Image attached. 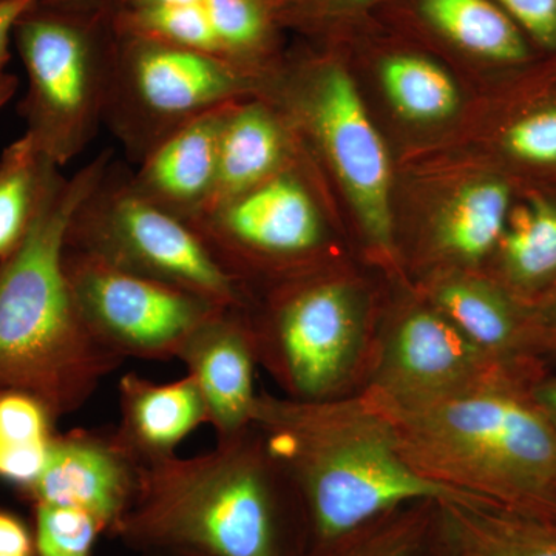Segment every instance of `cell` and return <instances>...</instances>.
I'll return each instance as SVG.
<instances>
[{
	"label": "cell",
	"instance_id": "cell-1",
	"mask_svg": "<svg viewBox=\"0 0 556 556\" xmlns=\"http://www.w3.org/2000/svg\"><path fill=\"white\" fill-rule=\"evenodd\" d=\"M112 538L137 554L306 556L309 548L298 490L252 424L203 455L139 460L134 501Z\"/></svg>",
	"mask_w": 556,
	"mask_h": 556
},
{
	"label": "cell",
	"instance_id": "cell-2",
	"mask_svg": "<svg viewBox=\"0 0 556 556\" xmlns=\"http://www.w3.org/2000/svg\"><path fill=\"white\" fill-rule=\"evenodd\" d=\"M109 156L51 178L27 236L0 262V391L27 394L56 422L79 412L126 358L93 334L64 268L73 219L108 177Z\"/></svg>",
	"mask_w": 556,
	"mask_h": 556
},
{
	"label": "cell",
	"instance_id": "cell-3",
	"mask_svg": "<svg viewBox=\"0 0 556 556\" xmlns=\"http://www.w3.org/2000/svg\"><path fill=\"white\" fill-rule=\"evenodd\" d=\"M252 426L302 500L308 555L417 501L482 503L417 475L390 420L364 394L308 402L262 388Z\"/></svg>",
	"mask_w": 556,
	"mask_h": 556
},
{
	"label": "cell",
	"instance_id": "cell-4",
	"mask_svg": "<svg viewBox=\"0 0 556 556\" xmlns=\"http://www.w3.org/2000/svg\"><path fill=\"white\" fill-rule=\"evenodd\" d=\"M538 378L504 371L417 407L375 404L399 452L427 481L493 506L556 521V424L532 393Z\"/></svg>",
	"mask_w": 556,
	"mask_h": 556
},
{
	"label": "cell",
	"instance_id": "cell-5",
	"mask_svg": "<svg viewBox=\"0 0 556 556\" xmlns=\"http://www.w3.org/2000/svg\"><path fill=\"white\" fill-rule=\"evenodd\" d=\"M247 316L260 367L283 396L332 401L367 386L380 324L364 291L342 277L285 288L260 317Z\"/></svg>",
	"mask_w": 556,
	"mask_h": 556
},
{
	"label": "cell",
	"instance_id": "cell-6",
	"mask_svg": "<svg viewBox=\"0 0 556 556\" xmlns=\"http://www.w3.org/2000/svg\"><path fill=\"white\" fill-rule=\"evenodd\" d=\"M13 38L28 78L20 104L25 135L64 166L89 142L112 83L118 47L112 13H68L38 2Z\"/></svg>",
	"mask_w": 556,
	"mask_h": 556
},
{
	"label": "cell",
	"instance_id": "cell-7",
	"mask_svg": "<svg viewBox=\"0 0 556 556\" xmlns=\"http://www.w3.org/2000/svg\"><path fill=\"white\" fill-rule=\"evenodd\" d=\"M67 247L185 289L219 308L247 309L239 281L219 265L195 229L135 186L109 193L102 181L73 219Z\"/></svg>",
	"mask_w": 556,
	"mask_h": 556
},
{
	"label": "cell",
	"instance_id": "cell-8",
	"mask_svg": "<svg viewBox=\"0 0 556 556\" xmlns=\"http://www.w3.org/2000/svg\"><path fill=\"white\" fill-rule=\"evenodd\" d=\"M64 268L93 334L121 357L177 358L193 329L219 306L65 247Z\"/></svg>",
	"mask_w": 556,
	"mask_h": 556
},
{
	"label": "cell",
	"instance_id": "cell-9",
	"mask_svg": "<svg viewBox=\"0 0 556 556\" xmlns=\"http://www.w3.org/2000/svg\"><path fill=\"white\" fill-rule=\"evenodd\" d=\"M506 367L479 350L427 300L380 324L375 362L364 394L391 407L433 404L473 390Z\"/></svg>",
	"mask_w": 556,
	"mask_h": 556
},
{
	"label": "cell",
	"instance_id": "cell-10",
	"mask_svg": "<svg viewBox=\"0 0 556 556\" xmlns=\"http://www.w3.org/2000/svg\"><path fill=\"white\" fill-rule=\"evenodd\" d=\"M313 83L309 118L314 131L346 190L369 247L391 260L396 240L386 144L345 65L324 62Z\"/></svg>",
	"mask_w": 556,
	"mask_h": 556
},
{
	"label": "cell",
	"instance_id": "cell-11",
	"mask_svg": "<svg viewBox=\"0 0 556 556\" xmlns=\"http://www.w3.org/2000/svg\"><path fill=\"white\" fill-rule=\"evenodd\" d=\"M190 226L232 277L249 258L287 265L316 254L325 241L309 193L285 175H274Z\"/></svg>",
	"mask_w": 556,
	"mask_h": 556
},
{
	"label": "cell",
	"instance_id": "cell-12",
	"mask_svg": "<svg viewBox=\"0 0 556 556\" xmlns=\"http://www.w3.org/2000/svg\"><path fill=\"white\" fill-rule=\"evenodd\" d=\"M113 25L137 36L182 47L240 68L276 40V0H115Z\"/></svg>",
	"mask_w": 556,
	"mask_h": 556
},
{
	"label": "cell",
	"instance_id": "cell-13",
	"mask_svg": "<svg viewBox=\"0 0 556 556\" xmlns=\"http://www.w3.org/2000/svg\"><path fill=\"white\" fill-rule=\"evenodd\" d=\"M113 78L126 84L142 116L169 126L225 108L240 90L241 70L160 40L118 35Z\"/></svg>",
	"mask_w": 556,
	"mask_h": 556
},
{
	"label": "cell",
	"instance_id": "cell-14",
	"mask_svg": "<svg viewBox=\"0 0 556 556\" xmlns=\"http://www.w3.org/2000/svg\"><path fill=\"white\" fill-rule=\"evenodd\" d=\"M139 459L116 428L54 434L38 479L22 493L33 504L87 511L112 536L126 517L138 482Z\"/></svg>",
	"mask_w": 556,
	"mask_h": 556
},
{
	"label": "cell",
	"instance_id": "cell-15",
	"mask_svg": "<svg viewBox=\"0 0 556 556\" xmlns=\"http://www.w3.org/2000/svg\"><path fill=\"white\" fill-rule=\"evenodd\" d=\"M177 358L195 379L217 439L251 426L258 396V362L244 309L212 314L193 329Z\"/></svg>",
	"mask_w": 556,
	"mask_h": 556
},
{
	"label": "cell",
	"instance_id": "cell-16",
	"mask_svg": "<svg viewBox=\"0 0 556 556\" xmlns=\"http://www.w3.org/2000/svg\"><path fill=\"white\" fill-rule=\"evenodd\" d=\"M226 115V108L211 110L161 138L135 189L189 225L195 222L214 192Z\"/></svg>",
	"mask_w": 556,
	"mask_h": 556
},
{
	"label": "cell",
	"instance_id": "cell-17",
	"mask_svg": "<svg viewBox=\"0 0 556 556\" xmlns=\"http://www.w3.org/2000/svg\"><path fill=\"white\" fill-rule=\"evenodd\" d=\"M427 298L479 350L529 371L530 357L541 351L536 329L497 285L456 269L438 277Z\"/></svg>",
	"mask_w": 556,
	"mask_h": 556
},
{
	"label": "cell",
	"instance_id": "cell-18",
	"mask_svg": "<svg viewBox=\"0 0 556 556\" xmlns=\"http://www.w3.org/2000/svg\"><path fill=\"white\" fill-rule=\"evenodd\" d=\"M121 424L116 433L139 460L172 455L182 439L207 422V409L195 379L150 382L129 372L119 380Z\"/></svg>",
	"mask_w": 556,
	"mask_h": 556
},
{
	"label": "cell",
	"instance_id": "cell-19",
	"mask_svg": "<svg viewBox=\"0 0 556 556\" xmlns=\"http://www.w3.org/2000/svg\"><path fill=\"white\" fill-rule=\"evenodd\" d=\"M402 13L427 38L475 60L522 64L529 39L493 0H401Z\"/></svg>",
	"mask_w": 556,
	"mask_h": 556
},
{
	"label": "cell",
	"instance_id": "cell-20",
	"mask_svg": "<svg viewBox=\"0 0 556 556\" xmlns=\"http://www.w3.org/2000/svg\"><path fill=\"white\" fill-rule=\"evenodd\" d=\"M283 153V131L263 105H244L228 112L219 138L214 192L195 222L274 177Z\"/></svg>",
	"mask_w": 556,
	"mask_h": 556
},
{
	"label": "cell",
	"instance_id": "cell-21",
	"mask_svg": "<svg viewBox=\"0 0 556 556\" xmlns=\"http://www.w3.org/2000/svg\"><path fill=\"white\" fill-rule=\"evenodd\" d=\"M450 556H556V521L485 503H441Z\"/></svg>",
	"mask_w": 556,
	"mask_h": 556
},
{
	"label": "cell",
	"instance_id": "cell-22",
	"mask_svg": "<svg viewBox=\"0 0 556 556\" xmlns=\"http://www.w3.org/2000/svg\"><path fill=\"white\" fill-rule=\"evenodd\" d=\"M510 217V190L497 179L471 182L460 189L439 218L434 249L444 262L477 266L503 239Z\"/></svg>",
	"mask_w": 556,
	"mask_h": 556
},
{
	"label": "cell",
	"instance_id": "cell-23",
	"mask_svg": "<svg viewBox=\"0 0 556 556\" xmlns=\"http://www.w3.org/2000/svg\"><path fill=\"white\" fill-rule=\"evenodd\" d=\"M441 503L394 508L308 556H450Z\"/></svg>",
	"mask_w": 556,
	"mask_h": 556
},
{
	"label": "cell",
	"instance_id": "cell-24",
	"mask_svg": "<svg viewBox=\"0 0 556 556\" xmlns=\"http://www.w3.org/2000/svg\"><path fill=\"white\" fill-rule=\"evenodd\" d=\"M58 167L36 148L28 135L3 150L0 156V262L27 236Z\"/></svg>",
	"mask_w": 556,
	"mask_h": 556
},
{
	"label": "cell",
	"instance_id": "cell-25",
	"mask_svg": "<svg viewBox=\"0 0 556 556\" xmlns=\"http://www.w3.org/2000/svg\"><path fill=\"white\" fill-rule=\"evenodd\" d=\"M380 83L388 100L405 118H448L459 104L455 80L447 70L424 53L390 50L378 61Z\"/></svg>",
	"mask_w": 556,
	"mask_h": 556
},
{
	"label": "cell",
	"instance_id": "cell-26",
	"mask_svg": "<svg viewBox=\"0 0 556 556\" xmlns=\"http://www.w3.org/2000/svg\"><path fill=\"white\" fill-rule=\"evenodd\" d=\"M54 420L36 399L0 391V478L27 492L46 466Z\"/></svg>",
	"mask_w": 556,
	"mask_h": 556
},
{
	"label": "cell",
	"instance_id": "cell-27",
	"mask_svg": "<svg viewBox=\"0 0 556 556\" xmlns=\"http://www.w3.org/2000/svg\"><path fill=\"white\" fill-rule=\"evenodd\" d=\"M497 247L515 287L535 288L556 276V204L535 200L511 212Z\"/></svg>",
	"mask_w": 556,
	"mask_h": 556
},
{
	"label": "cell",
	"instance_id": "cell-28",
	"mask_svg": "<svg viewBox=\"0 0 556 556\" xmlns=\"http://www.w3.org/2000/svg\"><path fill=\"white\" fill-rule=\"evenodd\" d=\"M35 556H91L104 529L78 508L33 504Z\"/></svg>",
	"mask_w": 556,
	"mask_h": 556
},
{
	"label": "cell",
	"instance_id": "cell-29",
	"mask_svg": "<svg viewBox=\"0 0 556 556\" xmlns=\"http://www.w3.org/2000/svg\"><path fill=\"white\" fill-rule=\"evenodd\" d=\"M511 155L532 164H556V108L530 113L511 124L504 137Z\"/></svg>",
	"mask_w": 556,
	"mask_h": 556
},
{
	"label": "cell",
	"instance_id": "cell-30",
	"mask_svg": "<svg viewBox=\"0 0 556 556\" xmlns=\"http://www.w3.org/2000/svg\"><path fill=\"white\" fill-rule=\"evenodd\" d=\"M541 49L556 50V0H493Z\"/></svg>",
	"mask_w": 556,
	"mask_h": 556
},
{
	"label": "cell",
	"instance_id": "cell-31",
	"mask_svg": "<svg viewBox=\"0 0 556 556\" xmlns=\"http://www.w3.org/2000/svg\"><path fill=\"white\" fill-rule=\"evenodd\" d=\"M380 0H294L283 11V21L309 14H361Z\"/></svg>",
	"mask_w": 556,
	"mask_h": 556
},
{
	"label": "cell",
	"instance_id": "cell-32",
	"mask_svg": "<svg viewBox=\"0 0 556 556\" xmlns=\"http://www.w3.org/2000/svg\"><path fill=\"white\" fill-rule=\"evenodd\" d=\"M0 556H35L33 533L17 515L0 508Z\"/></svg>",
	"mask_w": 556,
	"mask_h": 556
},
{
	"label": "cell",
	"instance_id": "cell-33",
	"mask_svg": "<svg viewBox=\"0 0 556 556\" xmlns=\"http://www.w3.org/2000/svg\"><path fill=\"white\" fill-rule=\"evenodd\" d=\"M39 0H0V75L10 62V42L17 22Z\"/></svg>",
	"mask_w": 556,
	"mask_h": 556
},
{
	"label": "cell",
	"instance_id": "cell-34",
	"mask_svg": "<svg viewBox=\"0 0 556 556\" xmlns=\"http://www.w3.org/2000/svg\"><path fill=\"white\" fill-rule=\"evenodd\" d=\"M39 3L68 13L101 14L112 13L115 0H39Z\"/></svg>",
	"mask_w": 556,
	"mask_h": 556
},
{
	"label": "cell",
	"instance_id": "cell-35",
	"mask_svg": "<svg viewBox=\"0 0 556 556\" xmlns=\"http://www.w3.org/2000/svg\"><path fill=\"white\" fill-rule=\"evenodd\" d=\"M532 393L541 407L546 409L547 415L556 424V376L552 378H538L532 386Z\"/></svg>",
	"mask_w": 556,
	"mask_h": 556
},
{
	"label": "cell",
	"instance_id": "cell-36",
	"mask_svg": "<svg viewBox=\"0 0 556 556\" xmlns=\"http://www.w3.org/2000/svg\"><path fill=\"white\" fill-rule=\"evenodd\" d=\"M538 340H540L541 350H547L554 345L556 339V298L552 305L551 316L543 320L535 321Z\"/></svg>",
	"mask_w": 556,
	"mask_h": 556
},
{
	"label": "cell",
	"instance_id": "cell-37",
	"mask_svg": "<svg viewBox=\"0 0 556 556\" xmlns=\"http://www.w3.org/2000/svg\"><path fill=\"white\" fill-rule=\"evenodd\" d=\"M17 87H20V79L10 73H2L0 75V109L16 94Z\"/></svg>",
	"mask_w": 556,
	"mask_h": 556
},
{
	"label": "cell",
	"instance_id": "cell-38",
	"mask_svg": "<svg viewBox=\"0 0 556 556\" xmlns=\"http://www.w3.org/2000/svg\"><path fill=\"white\" fill-rule=\"evenodd\" d=\"M139 556H201L197 554H190V552H179V551H150V552H141L138 554Z\"/></svg>",
	"mask_w": 556,
	"mask_h": 556
},
{
	"label": "cell",
	"instance_id": "cell-39",
	"mask_svg": "<svg viewBox=\"0 0 556 556\" xmlns=\"http://www.w3.org/2000/svg\"><path fill=\"white\" fill-rule=\"evenodd\" d=\"M278 7H280L281 20H283V11L287 10L289 3L294 2V0H276Z\"/></svg>",
	"mask_w": 556,
	"mask_h": 556
}]
</instances>
